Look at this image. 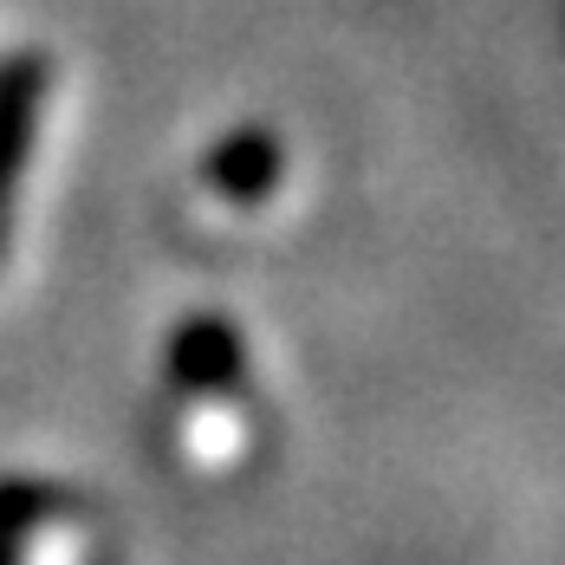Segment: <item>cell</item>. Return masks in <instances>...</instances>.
Segmentation results:
<instances>
[{"label":"cell","mask_w":565,"mask_h":565,"mask_svg":"<svg viewBox=\"0 0 565 565\" xmlns=\"http://www.w3.org/2000/svg\"><path fill=\"white\" fill-rule=\"evenodd\" d=\"M274 384L267 364L234 319H182L157 391L163 449L189 475H234L267 443Z\"/></svg>","instance_id":"obj_1"},{"label":"cell","mask_w":565,"mask_h":565,"mask_svg":"<svg viewBox=\"0 0 565 565\" xmlns=\"http://www.w3.org/2000/svg\"><path fill=\"white\" fill-rule=\"evenodd\" d=\"M53 65H20L0 85V267L20 254V234L40 209V189L58 170L65 117L53 105Z\"/></svg>","instance_id":"obj_2"},{"label":"cell","mask_w":565,"mask_h":565,"mask_svg":"<svg viewBox=\"0 0 565 565\" xmlns=\"http://www.w3.org/2000/svg\"><path fill=\"white\" fill-rule=\"evenodd\" d=\"M0 565H105V520L92 494L46 475L0 481Z\"/></svg>","instance_id":"obj_3"},{"label":"cell","mask_w":565,"mask_h":565,"mask_svg":"<svg viewBox=\"0 0 565 565\" xmlns=\"http://www.w3.org/2000/svg\"><path fill=\"white\" fill-rule=\"evenodd\" d=\"M292 182L299 163L280 137L267 130H234L222 150L195 170V209L215 215L209 227L247 234V227H274V215L292 209Z\"/></svg>","instance_id":"obj_4"}]
</instances>
